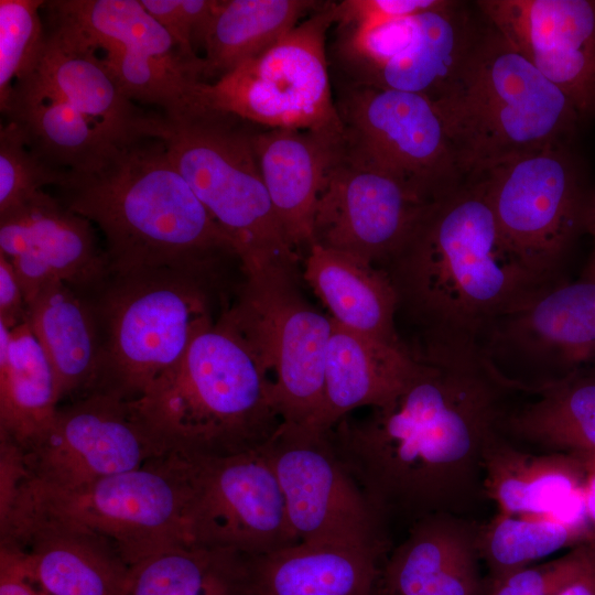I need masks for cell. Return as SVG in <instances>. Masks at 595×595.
<instances>
[{"label":"cell","mask_w":595,"mask_h":595,"mask_svg":"<svg viewBox=\"0 0 595 595\" xmlns=\"http://www.w3.org/2000/svg\"><path fill=\"white\" fill-rule=\"evenodd\" d=\"M412 353L415 367L398 394L363 418H343L329 440L387 526L435 513L473 517L488 500L487 452L511 398L528 390L480 348Z\"/></svg>","instance_id":"obj_1"},{"label":"cell","mask_w":595,"mask_h":595,"mask_svg":"<svg viewBox=\"0 0 595 595\" xmlns=\"http://www.w3.org/2000/svg\"><path fill=\"white\" fill-rule=\"evenodd\" d=\"M379 268L396 291L397 318L415 333L413 351L480 348L499 320L554 284L507 248L478 181L428 204Z\"/></svg>","instance_id":"obj_2"},{"label":"cell","mask_w":595,"mask_h":595,"mask_svg":"<svg viewBox=\"0 0 595 595\" xmlns=\"http://www.w3.org/2000/svg\"><path fill=\"white\" fill-rule=\"evenodd\" d=\"M57 198L102 232L110 272L175 268L218 274L240 264L221 229L163 143L136 137L88 167L66 172Z\"/></svg>","instance_id":"obj_3"},{"label":"cell","mask_w":595,"mask_h":595,"mask_svg":"<svg viewBox=\"0 0 595 595\" xmlns=\"http://www.w3.org/2000/svg\"><path fill=\"white\" fill-rule=\"evenodd\" d=\"M431 101L465 182L516 156L573 144L584 121L571 100L487 20Z\"/></svg>","instance_id":"obj_4"},{"label":"cell","mask_w":595,"mask_h":595,"mask_svg":"<svg viewBox=\"0 0 595 595\" xmlns=\"http://www.w3.org/2000/svg\"><path fill=\"white\" fill-rule=\"evenodd\" d=\"M133 402L171 452L190 456L257 450L283 422L268 370L223 312Z\"/></svg>","instance_id":"obj_5"},{"label":"cell","mask_w":595,"mask_h":595,"mask_svg":"<svg viewBox=\"0 0 595 595\" xmlns=\"http://www.w3.org/2000/svg\"><path fill=\"white\" fill-rule=\"evenodd\" d=\"M257 125L206 107L183 119L145 113L141 137L160 140L197 198L231 239L240 269L252 275L299 269L274 213L253 148Z\"/></svg>","instance_id":"obj_6"},{"label":"cell","mask_w":595,"mask_h":595,"mask_svg":"<svg viewBox=\"0 0 595 595\" xmlns=\"http://www.w3.org/2000/svg\"><path fill=\"white\" fill-rule=\"evenodd\" d=\"M218 278L175 268L109 272L87 294L102 351L96 392L133 401L174 369L196 335L217 318L212 296Z\"/></svg>","instance_id":"obj_7"},{"label":"cell","mask_w":595,"mask_h":595,"mask_svg":"<svg viewBox=\"0 0 595 595\" xmlns=\"http://www.w3.org/2000/svg\"><path fill=\"white\" fill-rule=\"evenodd\" d=\"M192 457L171 452L140 468L73 489L20 483L12 515L54 519L111 543L129 566L163 548L192 542Z\"/></svg>","instance_id":"obj_8"},{"label":"cell","mask_w":595,"mask_h":595,"mask_svg":"<svg viewBox=\"0 0 595 595\" xmlns=\"http://www.w3.org/2000/svg\"><path fill=\"white\" fill-rule=\"evenodd\" d=\"M299 279V269L247 275L223 313L268 370L282 421L315 426L333 322L305 299Z\"/></svg>","instance_id":"obj_9"},{"label":"cell","mask_w":595,"mask_h":595,"mask_svg":"<svg viewBox=\"0 0 595 595\" xmlns=\"http://www.w3.org/2000/svg\"><path fill=\"white\" fill-rule=\"evenodd\" d=\"M507 248L532 273L555 283L581 232L592 191L573 144L500 163L477 180Z\"/></svg>","instance_id":"obj_10"},{"label":"cell","mask_w":595,"mask_h":595,"mask_svg":"<svg viewBox=\"0 0 595 595\" xmlns=\"http://www.w3.org/2000/svg\"><path fill=\"white\" fill-rule=\"evenodd\" d=\"M336 1L310 17L258 56L205 83L206 104L264 128L342 132L326 48Z\"/></svg>","instance_id":"obj_11"},{"label":"cell","mask_w":595,"mask_h":595,"mask_svg":"<svg viewBox=\"0 0 595 595\" xmlns=\"http://www.w3.org/2000/svg\"><path fill=\"white\" fill-rule=\"evenodd\" d=\"M43 8L105 53V65L132 102L155 105L171 120L207 107L203 60L187 58L140 0H53Z\"/></svg>","instance_id":"obj_12"},{"label":"cell","mask_w":595,"mask_h":595,"mask_svg":"<svg viewBox=\"0 0 595 595\" xmlns=\"http://www.w3.org/2000/svg\"><path fill=\"white\" fill-rule=\"evenodd\" d=\"M332 82L343 128V153L348 159L401 180L429 203L465 183L428 97Z\"/></svg>","instance_id":"obj_13"},{"label":"cell","mask_w":595,"mask_h":595,"mask_svg":"<svg viewBox=\"0 0 595 595\" xmlns=\"http://www.w3.org/2000/svg\"><path fill=\"white\" fill-rule=\"evenodd\" d=\"M21 453L22 484L73 489L171 451L133 401L98 391L60 405L51 425Z\"/></svg>","instance_id":"obj_14"},{"label":"cell","mask_w":595,"mask_h":595,"mask_svg":"<svg viewBox=\"0 0 595 595\" xmlns=\"http://www.w3.org/2000/svg\"><path fill=\"white\" fill-rule=\"evenodd\" d=\"M262 447L299 543H342L387 551V523L339 459L327 431L282 422Z\"/></svg>","instance_id":"obj_15"},{"label":"cell","mask_w":595,"mask_h":595,"mask_svg":"<svg viewBox=\"0 0 595 595\" xmlns=\"http://www.w3.org/2000/svg\"><path fill=\"white\" fill-rule=\"evenodd\" d=\"M192 457V542L259 556L299 543L263 447Z\"/></svg>","instance_id":"obj_16"},{"label":"cell","mask_w":595,"mask_h":595,"mask_svg":"<svg viewBox=\"0 0 595 595\" xmlns=\"http://www.w3.org/2000/svg\"><path fill=\"white\" fill-rule=\"evenodd\" d=\"M485 358L530 393L595 363V281H559L499 320Z\"/></svg>","instance_id":"obj_17"},{"label":"cell","mask_w":595,"mask_h":595,"mask_svg":"<svg viewBox=\"0 0 595 595\" xmlns=\"http://www.w3.org/2000/svg\"><path fill=\"white\" fill-rule=\"evenodd\" d=\"M428 204L401 180L348 159L342 144L316 204L312 245L379 268L405 241Z\"/></svg>","instance_id":"obj_18"},{"label":"cell","mask_w":595,"mask_h":595,"mask_svg":"<svg viewBox=\"0 0 595 595\" xmlns=\"http://www.w3.org/2000/svg\"><path fill=\"white\" fill-rule=\"evenodd\" d=\"M486 20L554 84L582 119H595V0H478Z\"/></svg>","instance_id":"obj_19"},{"label":"cell","mask_w":595,"mask_h":595,"mask_svg":"<svg viewBox=\"0 0 595 595\" xmlns=\"http://www.w3.org/2000/svg\"><path fill=\"white\" fill-rule=\"evenodd\" d=\"M93 226L45 190L0 214V255L12 264L25 302L48 282L88 294L105 281L110 270Z\"/></svg>","instance_id":"obj_20"},{"label":"cell","mask_w":595,"mask_h":595,"mask_svg":"<svg viewBox=\"0 0 595 595\" xmlns=\"http://www.w3.org/2000/svg\"><path fill=\"white\" fill-rule=\"evenodd\" d=\"M0 553L46 595H121L130 569L104 538L34 515L0 522Z\"/></svg>","instance_id":"obj_21"},{"label":"cell","mask_w":595,"mask_h":595,"mask_svg":"<svg viewBox=\"0 0 595 595\" xmlns=\"http://www.w3.org/2000/svg\"><path fill=\"white\" fill-rule=\"evenodd\" d=\"M480 523L452 513L413 522L383 563L379 595H486Z\"/></svg>","instance_id":"obj_22"},{"label":"cell","mask_w":595,"mask_h":595,"mask_svg":"<svg viewBox=\"0 0 595 595\" xmlns=\"http://www.w3.org/2000/svg\"><path fill=\"white\" fill-rule=\"evenodd\" d=\"M343 144V131L257 126L253 148L277 218L303 259L312 246L316 204L329 167Z\"/></svg>","instance_id":"obj_23"},{"label":"cell","mask_w":595,"mask_h":595,"mask_svg":"<svg viewBox=\"0 0 595 595\" xmlns=\"http://www.w3.org/2000/svg\"><path fill=\"white\" fill-rule=\"evenodd\" d=\"M386 551L304 543L251 556L247 595H379Z\"/></svg>","instance_id":"obj_24"},{"label":"cell","mask_w":595,"mask_h":595,"mask_svg":"<svg viewBox=\"0 0 595 595\" xmlns=\"http://www.w3.org/2000/svg\"><path fill=\"white\" fill-rule=\"evenodd\" d=\"M54 371L61 405L94 393L101 375V339L89 296L53 281L26 301L25 320Z\"/></svg>","instance_id":"obj_25"},{"label":"cell","mask_w":595,"mask_h":595,"mask_svg":"<svg viewBox=\"0 0 595 595\" xmlns=\"http://www.w3.org/2000/svg\"><path fill=\"white\" fill-rule=\"evenodd\" d=\"M45 31L40 60L29 75L116 136L140 137L138 126L145 112L123 94L97 51L51 18Z\"/></svg>","instance_id":"obj_26"},{"label":"cell","mask_w":595,"mask_h":595,"mask_svg":"<svg viewBox=\"0 0 595 595\" xmlns=\"http://www.w3.org/2000/svg\"><path fill=\"white\" fill-rule=\"evenodd\" d=\"M415 364L409 346H392L333 322L324 400L314 428L327 431L356 409L387 403L402 389Z\"/></svg>","instance_id":"obj_27"},{"label":"cell","mask_w":595,"mask_h":595,"mask_svg":"<svg viewBox=\"0 0 595 595\" xmlns=\"http://www.w3.org/2000/svg\"><path fill=\"white\" fill-rule=\"evenodd\" d=\"M485 24L475 2L441 0L415 17L409 45L357 84L414 93L432 100L458 69Z\"/></svg>","instance_id":"obj_28"},{"label":"cell","mask_w":595,"mask_h":595,"mask_svg":"<svg viewBox=\"0 0 595 595\" xmlns=\"http://www.w3.org/2000/svg\"><path fill=\"white\" fill-rule=\"evenodd\" d=\"M302 261V278L335 324L392 346H408L397 329L398 298L382 269L318 245H312Z\"/></svg>","instance_id":"obj_29"},{"label":"cell","mask_w":595,"mask_h":595,"mask_svg":"<svg viewBox=\"0 0 595 595\" xmlns=\"http://www.w3.org/2000/svg\"><path fill=\"white\" fill-rule=\"evenodd\" d=\"M0 108L19 127L29 149L62 172L84 170L129 140L73 108L32 75L13 84Z\"/></svg>","instance_id":"obj_30"},{"label":"cell","mask_w":595,"mask_h":595,"mask_svg":"<svg viewBox=\"0 0 595 595\" xmlns=\"http://www.w3.org/2000/svg\"><path fill=\"white\" fill-rule=\"evenodd\" d=\"M585 476L582 457L562 452H524L501 434L487 452L484 489L500 513L545 516L581 489Z\"/></svg>","instance_id":"obj_31"},{"label":"cell","mask_w":595,"mask_h":595,"mask_svg":"<svg viewBox=\"0 0 595 595\" xmlns=\"http://www.w3.org/2000/svg\"><path fill=\"white\" fill-rule=\"evenodd\" d=\"M60 405L54 371L28 322L12 329L0 323V436L25 448Z\"/></svg>","instance_id":"obj_32"},{"label":"cell","mask_w":595,"mask_h":595,"mask_svg":"<svg viewBox=\"0 0 595 595\" xmlns=\"http://www.w3.org/2000/svg\"><path fill=\"white\" fill-rule=\"evenodd\" d=\"M324 2L216 0L201 45L205 52L202 57L204 79H218L258 56L317 11Z\"/></svg>","instance_id":"obj_33"},{"label":"cell","mask_w":595,"mask_h":595,"mask_svg":"<svg viewBox=\"0 0 595 595\" xmlns=\"http://www.w3.org/2000/svg\"><path fill=\"white\" fill-rule=\"evenodd\" d=\"M533 393V401L509 412L502 434L548 452L595 455V376L574 374Z\"/></svg>","instance_id":"obj_34"},{"label":"cell","mask_w":595,"mask_h":595,"mask_svg":"<svg viewBox=\"0 0 595 595\" xmlns=\"http://www.w3.org/2000/svg\"><path fill=\"white\" fill-rule=\"evenodd\" d=\"M251 556L181 542L131 565L121 595H246Z\"/></svg>","instance_id":"obj_35"},{"label":"cell","mask_w":595,"mask_h":595,"mask_svg":"<svg viewBox=\"0 0 595 595\" xmlns=\"http://www.w3.org/2000/svg\"><path fill=\"white\" fill-rule=\"evenodd\" d=\"M595 540V530L567 526L543 516L497 512L480 523L478 549L487 585L565 548Z\"/></svg>","instance_id":"obj_36"},{"label":"cell","mask_w":595,"mask_h":595,"mask_svg":"<svg viewBox=\"0 0 595 595\" xmlns=\"http://www.w3.org/2000/svg\"><path fill=\"white\" fill-rule=\"evenodd\" d=\"M42 0L0 1V102L36 66L45 42Z\"/></svg>","instance_id":"obj_37"},{"label":"cell","mask_w":595,"mask_h":595,"mask_svg":"<svg viewBox=\"0 0 595 595\" xmlns=\"http://www.w3.org/2000/svg\"><path fill=\"white\" fill-rule=\"evenodd\" d=\"M66 172L34 154L19 127L7 120L0 129V214L30 199L46 186H58Z\"/></svg>","instance_id":"obj_38"},{"label":"cell","mask_w":595,"mask_h":595,"mask_svg":"<svg viewBox=\"0 0 595 595\" xmlns=\"http://www.w3.org/2000/svg\"><path fill=\"white\" fill-rule=\"evenodd\" d=\"M595 564V540L549 562L529 565L487 585L486 595H558Z\"/></svg>","instance_id":"obj_39"},{"label":"cell","mask_w":595,"mask_h":595,"mask_svg":"<svg viewBox=\"0 0 595 595\" xmlns=\"http://www.w3.org/2000/svg\"><path fill=\"white\" fill-rule=\"evenodd\" d=\"M144 9L170 33L182 53L199 61L195 52L212 18L216 0H140Z\"/></svg>","instance_id":"obj_40"},{"label":"cell","mask_w":595,"mask_h":595,"mask_svg":"<svg viewBox=\"0 0 595 595\" xmlns=\"http://www.w3.org/2000/svg\"><path fill=\"white\" fill-rule=\"evenodd\" d=\"M441 0H344L336 2L337 29H368L410 18L436 7Z\"/></svg>","instance_id":"obj_41"},{"label":"cell","mask_w":595,"mask_h":595,"mask_svg":"<svg viewBox=\"0 0 595 595\" xmlns=\"http://www.w3.org/2000/svg\"><path fill=\"white\" fill-rule=\"evenodd\" d=\"M25 320L26 302L21 283L12 264L0 255V323L12 329Z\"/></svg>","instance_id":"obj_42"},{"label":"cell","mask_w":595,"mask_h":595,"mask_svg":"<svg viewBox=\"0 0 595 595\" xmlns=\"http://www.w3.org/2000/svg\"><path fill=\"white\" fill-rule=\"evenodd\" d=\"M0 595H46L35 587L15 564L0 553Z\"/></svg>","instance_id":"obj_43"},{"label":"cell","mask_w":595,"mask_h":595,"mask_svg":"<svg viewBox=\"0 0 595 595\" xmlns=\"http://www.w3.org/2000/svg\"><path fill=\"white\" fill-rule=\"evenodd\" d=\"M584 232L591 235L593 249L581 278L595 281V191H592L584 220Z\"/></svg>","instance_id":"obj_44"},{"label":"cell","mask_w":595,"mask_h":595,"mask_svg":"<svg viewBox=\"0 0 595 595\" xmlns=\"http://www.w3.org/2000/svg\"><path fill=\"white\" fill-rule=\"evenodd\" d=\"M558 595H595V564L565 586Z\"/></svg>","instance_id":"obj_45"},{"label":"cell","mask_w":595,"mask_h":595,"mask_svg":"<svg viewBox=\"0 0 595 595\" xmlns=\"http://www.w3.org/2000/svg\"><path fill=\"white\" fill-rule=\"evenodd\" d=\"M583 494L587 517L595 530V465H586Z\"/></svg>","instance_id":"obj_46"},{"label":"cell","mask_w":595,"mask_h":595,"mask_svg":"<svg viewBox=\"0 0 595 595\" xmlns=\"http://www.w3.org/2000/svg\"><path fill=\"white\" fill-rule=\"evenodd\" d=\"M585 461L586 465H595V455H592L589 457L583 458Z\"/></svg>","instance_id":"obj_47"}]
</instances>
